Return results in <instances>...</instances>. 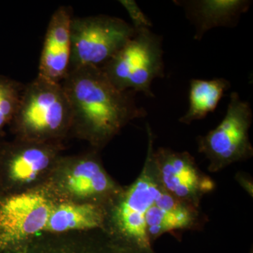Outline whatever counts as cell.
Masks as SVG:
<instances>
[{
	"label": "cell",
	"mask_w": 253,
	"mask_h": 253,
	"mask_svg": "<svg viewBox=\"0 0 253 253\" xmlns=\"http://www.w3.org/2000/svg\"><path fill=\"white\" fill-rule=\"evenodd\" d=\"M11 126L15 139L63 143L71 133L72 112L61 84L38 76L24 85Z\"/></svg>",
	"instance_id": "cell-3"
},
{
	"label": "cell",
	"mask_w": 253,
	"mask_h": 253,
	"mask_svg": "<svg viewBox=\"0 0 253 253\" xmlns=\"http://www.w3.org/2000/svg\"><path fill=\"white\" fill-rule=\"evenodd\" d=\"M106 208L101 205L55 201L43 233L66 234L104 229Z\"/></svg>",
	"instance_id": "cell-14"
},
{
	"label": "cell",
	"mask_w": 253,
	"mask_h": 253,
	"mask_svg": "<svg viewBox=\"0 0 253 253\" xmlns=\"http://www.w3.org/2000/svg\"><path fill=\"white\" fill-rule=\"evenodd\" d=\"M176 2L184 8L188 18L196 26L194 38L198 41L212 28L235 26L240 16L249 10L251 4V1L244 0H200Z\"/></svg>",
	"instance_id": "cell-13"
},
{
	"label": "cell",
	"mask_w": 253,
	"mask_h": 253,
	"mask_svg": "<svg viewBox=\"0 0 253 253\" xmlns=\"http://www.w3.org/2000/svg\"><path fill=\"white\" fill-rule=\"evenodd\" d=\"M42 189L55 201L106 207L122 191L123 186L110 175L94 151L62 155Z\"/></svg>",
	"instance_id": "cell-4"
},
{
	"label": "cell",
	"mask_w": 253,
	"mask_h": 253,
	"mask_svg": "<svg viewBox=\"0 0 253 253\" xmlns=\"http://www.w3.org/2000/svg\"><path fill=\"white\" fill-rule=\"evenodd\" d=\"M162 38L150 29L135 32L122 49L101 66L110 82L121 91L144 93L154 97L151 84L163 78Z\"/></svg>",
	"instance_id": "cell-6"
},
{
	"label": "cell",
	"mask_w": 253,
	"mask_h": 253,
	"mask_svg": "<svg viewBox=\"0 0 253 253\" xmlns=\"http://www.w3.org/2000/svg\"><path fill=\"white\" fill-rule=\"evenodd\" d=\"M230 86V83L224 78L191 81L189 109L179 119V122L189 125L194 121L204 119L208 113L215 110L224 92Z\"/></svg>",
	"instance_id": "cell-15"
},
{
	"label": "cell",
	"mask_w": 253,
	"mask_h": 253,
	"mask_svg": "<svg viewBox=\"0 0 253 253\" xmlns=\"http://www.w3.org/2000/svg\"><path fill=\"white\" fill-rule=\"evenodd\" d=\"M119 2L127 11L131 21L132 26L135 32L143 29H150L152 23L147 16L144 14L136 1L134 0H121Z\"/></svg>",
	"instance_id": "cell-17"
},
{
	"label": "cell",
	"mask_w": 253,
	"mask_h": 253,
	"mask_svg": "<svg viewBox=\"0 0 253 253\" xmlns=\"http://www.w3.org/2000/svg\"><path fill=\"white\" fill-rule=\"evenodd\" d=\"M134 34L131 25L121 18L106 15L73 17L71 71L83 66L101 67Z\"/></svg>",
	"instance_id": "cell-7"
},
{
	"label": "cell",
	"mask_w": 253,
	"mask_h": 253,
	"mask_svg": "<svg viewBox=\"0 0 253 253\" xmlns=\"http://www.w3.org/2000/svg\"><path fill=\"white\" fill-rule=\"evenodd\" d=\"M24 85L0 75V137L4 128L11 125L17 111Z\"/></svg>",
	"instance_id": "cell-16"
},
{
	"label": "cell",
	"mask_w": 253,
	"mask_h": 253,
	"mask_svg": "<svg viewBox=\"0 0 253 253\" xmlns=\"http://www.w3.org/2000/svg\"><path fill=\"white\" fill-rule=\"evenodd\" d=\"M54 203L42 188L0 197V253L21 247L43 233Z\"/></svg>",
	"instance_id": "cell-9"
},
{
	"label": "cell",
	"mask_w": 253,
	"mask_h": 253,
	"mask_svg": "<svg viewBox=\"0 0 253 253\" xmlns=\"http://www.w3.org/2000/svg\"><path fill=\"white\" fill-rule=\"evenodd\" d=\"M253 121L251 105L232 92L224 119L199 140V151L209 161L208 170L217 172L233 163L252 157L249 129Z\"/></svg>",
	"instance_id": "cell-8"
},
{
	"label": "cell",
	"mask_w": 253,
	"mask_h": 253,
	"mask_svg": "<svg viewBox=\"0 0 253 253\" xmlns=\"http://www.w3.org/2000/svg\"><path fill=\"white\" fill-rule=\"evenodd\" d=\"M153 159L161 184L181 202L201 208L204 196L215 189V182L199 169L188 152L159 148L154 149Z\"/></svg>",
	"instance_id": "cell-10"
},
{
	"label": "cell",
	"mask_w": 253,
	"mask_h": 253,
	"mask_svg": "<svg viewBox=\"0 0 253 253\" xmlns=\"http://www.w3.org/2000/svg\"><path fill=\"white\" fill-rule=\"evenodd\" d=\"M72 112L71 133L104 149L130 121L145 117L133 91L117 89L97 66L74 68L61 83Z\"/></svg>",
	"instance_id": "cell-2"
},
{
	"label": "cell",
	"mask_w": 253,
	"mask_h": 253,
	"mask_svg": "<svg viewBox=\"0 0 253 253\" xmlns=\"http://www.w3.org/2000/svg\"><path fill=\"white\" fill-rule=\"evenodd\" d=\"M148 149L140 174L105 207L104 229L110 236L139 249L154 251L155 241L166 234L178 236L206 224L201 208L169 194L158 177L153 159L154 136L147 126Z\"/></svg>",
	"instance_id": "cell-1"
},
{
	"label": "cell",
	"mask_w": 253,
	"mask_h": 253,
	"mask_svg": "<svg viewBox=\"0 0 253 253\" xmlns=\"http://www.w3.org/2000/svg\"><path fill=\"white\" fill-rule=\"evenodd\" d=\"M70 6L58 8L51 16L46 29L40 59L38 77L61 84L71 71V23Z\"/></svg>",
	"instance_id": "cell-12"
},
{
	"label": "cell",
	"mask_w": 253,
	"mask_h": 253,
	"mask_svg": "<svg viewBox=\"0 0 253 253\" xmlns=\"http://www.w3.org/2000/svg\"><path fill=\"white\" fill-rule=\"evenodd\" d=\"M4 253H155L114 239L102 229L66 234L42 233L21 247Z\"/></svg>",
	"instance_id": "cell-11"
},
{
	"label": "cell",
	"mask_w": 253,
	"mask_h": 253,
	"mask_svg": "<svg viewBox=\"0 0 253 253\" xmlns=\"http://www.w3.org/2000/svg\"><path fill=\"white\" fill-rule=\"evenodd\" d=\"M64 149L63 143L15 139L0 144V197L41 189Z\"/></svg>",
	"instance_id": "cell-5"
}]
</instances>
